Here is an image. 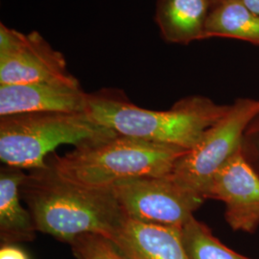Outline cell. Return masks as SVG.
<instances>
[{
    "mask_svg": "<svg viewBox=\"0 0 259 259\" xmlns=\"http://www.w3.org/2000/svg\"><path fill=\"white\" fill-rule=\"evenodd\" d=\"M76 80L65 56L37 31L26 34L0 23V85Z\"/></svg>",
    "mask_w": 259,
    "mask_h": 259,
    "instance_id": "7",
    "label": "cell"
},
{
    "mask_svg": "<svg viewBox=\"0 0 259 259\" xmlns=\"http://www.w3.org/2000/svg\"><path fill=\"white\" fill-rule=\"evenodd\" d=\"M258 112L259 99H236L222 118L204 133L194 148L177 161L170 175L204 197L213 176L239 153L244 132Z\"/></svg>",
    "mask_w": 259,
    "mask_h": 259,
    "instance_id": "5",
    "label": "cell"
},
{
    "mask_svg": "<svg viewBox=\"0 0 259 259\" xmlns=\"http://www.w3.org/2000/svg\"><path fill=\"white\" fill-rule=\"evenodd\" d=\"M181 234L189 259H250L224 245L194 216L182 227Z\"/></svg>",
    "mask_w": 259,
    "mask_h": 259,
    "instance_id": "14",
    "label": "cell"
},
{
    "mask_svg": "<svg viewBox=\"0 0 259 259\" xmlns=\"http://www.w3.org/2000/svg\"><path fill=\"white\" fill-rule=\"evenodd\" d=\"M27 174L23 169L4 165L0 171V240L15 244L35 240L37 228L32 214L20 203V185Z\"/></svg>",
    "mask_w": 259,
    "mask_h": 259,
    "instance_id": "12",
    "label": "cell"
},
{
    "mask_svg": "<svg viewBox=\"0 0 259 259\" xmlns=\"http://www.w3.org/2000/svg\"><path fill=\"white\" fill-rule=\"evenodd\" d=\"M234 38L259 47V16L240 0H224L209 13L205 26V39Z\"/></svg>",
    "mask_w": 259,
    "mask_h": 259,
    "instance_id": "13",
    "label": "cell"
},
{
    "mask_svg": "<svg viewBox=\"0 0 259 259\" xmlns=\"http://www.w3.org/2000/svg\"><path fill=\"white\" fill-rule=\"evenodd\" d=\"M19 191L37 232L67 244L88 233L108 238L126 217L111 188L77 185L48 163L31 170Z\"/></svg>",
    "mask_w": 259,
    "mask_h": 259,
    "instance_id": "1",
    "label": "cell"
},
{
    "mask_svg": "<svg viewBox=\"0 0 259 259\" xmlns=\"http://www.w3.org/2000/svg\"><path fill=\"white\" fill-rule=\"evenodd\" d=\"M88 95L78 80L0 85V117L31 112H87Z\"/></svg>",
    "mask_w": 259,
    "mask_h": 259,
    "instance_id": "9",
    "label": "cell"
},
{
    "mask_svg": "<svg viewBox=\"0 0 259 259\" xmlns=\"http://www.w3.org/2000/svg\"><path fill=\"white\" fill-rule=\"evenodd\" d=\"M87 112H31L0 117V159L23 170L47 166V155L62 144L75 147L114 137Z\"/></svg>",
    "mask_w": 259,
    "mask_h": 259,
    "instance_id": "4",
    "label": "cell"
},
{
    "mask_svg": "<svg viewBox=\"0 0 259 259\" xmlns=\"http://www.w3.org/2000/svg\"><path fill=\"white\" fill-rule=\"evenodd\" d=\"M240 154L259 176V112L250 121L241 141Z\"/></svg>",
    "mask_w": 259,
    "mask_h": 259,
    "instance_id": "16",
    "label": "cell"
},
{
    "mask_svg": "<svg viewBox=\"0 0 259 259\" xmlns=\"http://www.w3.org/2000/svg\"><path fill=\"white\" fill-rule=\"evenodd\" d=\"M229 108L203 95H191L169 110L153 111L131 102L120 90L103 89L89 93L87 113L118 135L189 151Z\"/></svg>",
    "mask_w": 259,
    "mask_h": 259,
    "instance_id": "2",
    "label": "cell"
},
{
    "mask_svg": "<svg viewBox=\"0 0 259 259\" xmlns=\"http://www.w3.org/2000/svg\"><path fill=\"white\" fill-rule=\"evenodd\" d=\"M181 230L126 216L108 238L129 259H189Z\"/></svg>",
    "mask_w": 259,
    "mask_h": 259,
    "instance_id": "10",
    "label": "cell"
},
{
    "mask_svg": "<svg viewBox=\"0 0 259 259\" xmlns=\"http://www.w3.org/2000/svg\"><path fill=\"white\" fill-rule=\"evenodd\" d=\"M211 2H212V5H215V4H217V3H219V2H222L224 0H210Z\"/></svg>",
    "mask_w": 259,
    "mask_h": 259,
    "instance_id": "19",
    "label": "cell"
},
{
    "mask_svg": "<svg viewBox=\"0 0 259 259\" xmlns=\"http://www.w3.org/2000/svg\"><path fill=\"white\" fill-rule=\"evenodd\" d=\"M69 245L76 259H129L109 238L99 234H83Z\"/></svg>",
    "mask_w": 259,
    "mask_h": 259,
    "instance_id": "15",
    "label": "cell"
},
{
    "mask_svg": "<svg viewBox=\"0 0 259 259\" xmlns=\"http://www.w3.org/2000/svg\"><path fill=\"white\" fill-rule=\"evenodd\" d=\"M186 152L175 146L116 135L77 146L63 156H54L48 164L69 182L104 189L132 179L170 175Z\"/></svg>",
    "mask_w": 259,
    "mask_h": 259,
    "instance_id": "3",
    "label": "cell"
},
{
    "mask_svg": "<svg viewBox=\"0 0 259 259\" xmlns=\"http://www.w3.org/2000/svg\"><path fill=\"white\" fill-rule=\"evenodd\" d=\"M0 259H29L28 255L14 244H2L0 249Z\"/></svg>",
    "mask_w": 259,
    "mask_h": 259,
    "instance_id": "17",
    "label": "cell"
},
{
    "mask_svg": "<svg viewBox=\"0 0 259 259\" xmlns=\"http://www.w3.org/2000/svg\"><path fill=\"white\" fill-rule=\"evenodd\" d=\"M210 0H157L155 20L169 44L189 45L205 39V26L212 9Z\"/></svg>",
    "mask_w": 259,
    "mask_h": 259,
    "instance_id": "11",
    "label": "cell"
},
{
    "mask_svg": "<svg viewBox=\"0 0 259 259\" xmlns=\"http://www.w3.org/2000/svg\"><path fill=\"white\" fill-rule=\"evenodd\" d=\"M240 1L248 9L259 16V0H240Z\"/></svg>",
    "mask_w": 259,
    "mask_h": 259,
    "instance_id": "18",
    "label": "cell"
},
{
    "mask_svg": "<svg viewBox=\"0 0 259 259\" xmlns=\"http://www.w3.org/2000/svg\"><path fill=\"white\" fill-rule=\"evenodd\" d=\"M204 197L225 204V219L233 231L252 233L258 229L259 176L240 151L213 176Z\"/></svg>",
    "mask_w": 259,
    "mask_h": 259,
    "instance_id": "8",
    "label": "cell"
},
{
    "mask_svg": "<svg viewBox=\"0 0 259 259\" xmlns=\"http://www.w3.org/2000/svg\"><path fill=\"white\" fill-rule=\"evenodd\" d=\"M111 189L127 217L158 226L182 228L205 201L171 175L127 180Z\"/></svg>",
    "mask_w": 259,
    "mask_h": 259,
    "instance_id": "6",
    "label": "cell"
}]
</instances>
